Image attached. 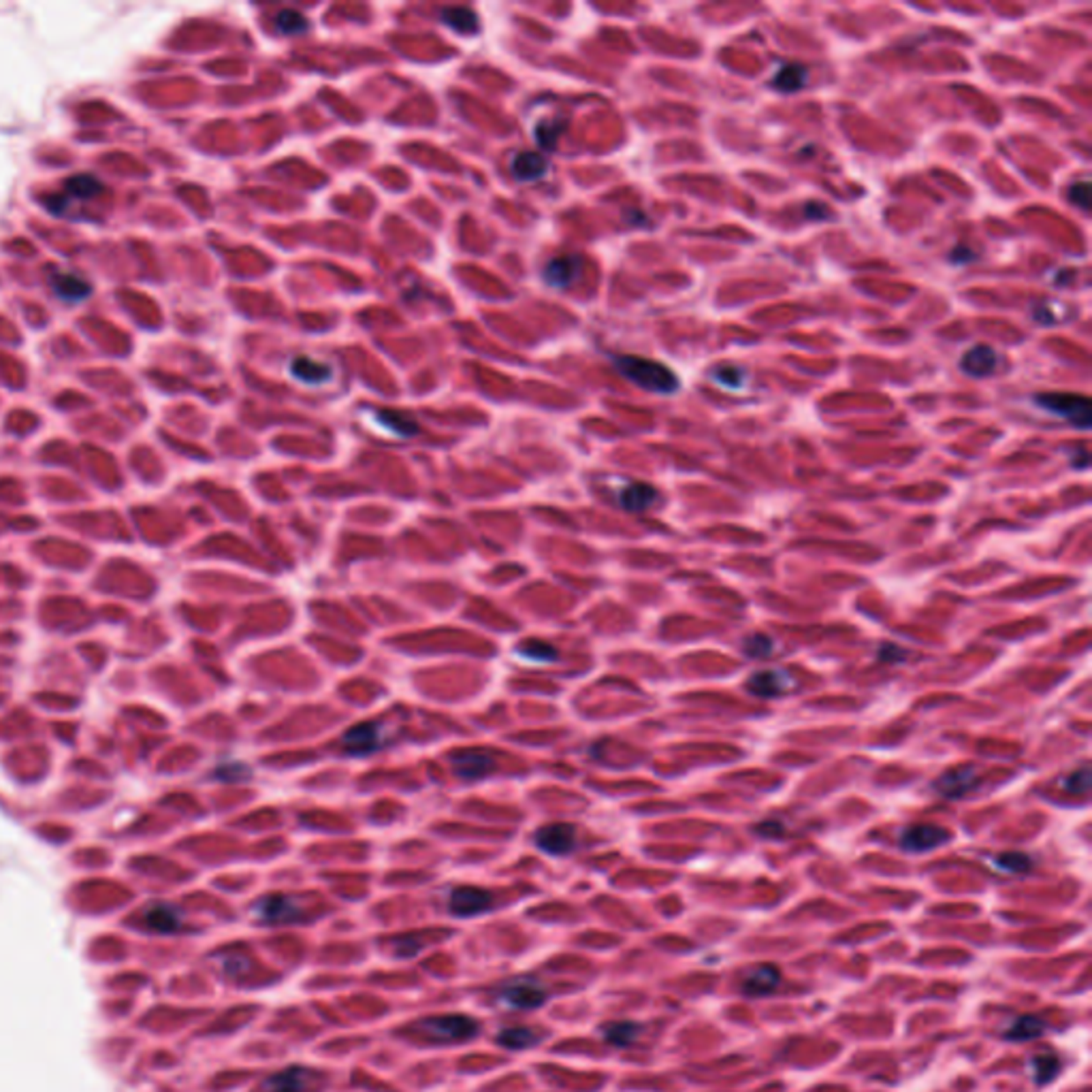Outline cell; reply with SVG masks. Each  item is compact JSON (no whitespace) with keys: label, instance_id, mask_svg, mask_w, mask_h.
<instances>
[{"label":"cell","instance_id":"obj_4","mask_svg":"<svg viewBox=\"0 0 1092 1092\" xmlns=\"http://www.w3.org/2000/svg\"><path fill=\"white\" fill-rule=\"evenodd\" d=\"M1035 404H1037L1041 410H1045V412L1069 420V423L1078 427V429H1088L1092 423L1090 401L1088 397H1081V395L1044 393L1035 397Z\"/></svg>","mask_w":1092,"mask_h":1092},{"label":"cell","instance_id":"obj_36","mask_svg":"<svg viewBox=\"0 0 1092 1092\" xmlns=\"http://www.w3.org/2000/svg\"><path fill=\"white\" fill-rule=\"evenodd\" d=\"M1088 787H1090V770L1086 769V766L1084 769L1075 770V773L1069 775V779L1065 781V790H1069L1071 794H1086Z\"/></svg>","mask_w":1092,"mask_h":1092},{"label":"cell","instance_id":"obj_3","mask_svg":"<svg viewBox=\"0 0 1092 1092\" xmlns=\"http://www.w3.org/2000/svg\"><path fill=\"white\" fill-rule=\"evenodd\" d=\"M497 1003L516 1012H531L548 1000V990L536 977H516L495 990Z\"/></svg>","mask_w":1092,"mask_h":1092},{"label":"cell","instance_id":"obj_41","mask_svg":"<svg viewBox=\"0 0 1092 1092\" xmlns=\"http://www.w3.org/2000/svg\"><path fill=\"white\" fill-rule=\"evenodd\" d=\"M805 216L806 218H828V216H830V213H828V210H826L824 205H821V203H820V205H815V203H813V205H806Z\"/></svg>","mask_w":1092,"mask_h":1092},{"label":"cell","instance_id":"obj_10","mask_svg":"<svg viewBox=\"0 0 1092 1092\" xmlns=\"http://www.w3.org/2000/svg\"><path fill=\"white\" fill-rule=\"evenodd\" d=\"M342 745L350 755H372L383 747V732L375 724H359L344 734Z\"/></svg>","mask_w":1092,"mask_h":1092},{"label":"cell","instance_id":"obj_5","mask_svg":"<svg viewBox=\"0 0 1092 1092\" xmlns=\"http://www.w3.org/2000/svg\"><path fill=\"white\" fill-rule=\"evenodd\" d=\"M323 1081V1075L316 1073L308 1066H286V1069L276 1071L263 1081V1092H316L318 1084Z\"/></svg>","mask_w":1092,"mask_h":1092},{"label":"cell","instance_id":"obj_23","mask_svg":"<svg viewBox=\"0 0 1092 1092\" xmlns=\"http://www.w3.org/2000/svg\"><path fill=\"white\" fill-rule=\"evenodd\" d=\"M145 924L156 932H175L182 926V916L175 907L171 905H154L147 909Z\"/></svg>","mask_w":1092,"mask_h":1092},{"label":"cell","instance_id":"obj_1","mask_svg":"<svg viewBox=\"0 0 1092 1092\" xmlns=\"http://www.w3.org/2000/svg\"><path fill=\"white\" fill-rule=\"evenodd\" d=\"M613 365L623 378H628L629 383H634L640 389L651 390V393L672 395L680 387L677 374L659 360L634 357V354H619V357H613Z\"/></svg>","mask_w":1092,"mask_h":1092},{"label":"cell","instance_id":"obj_24","mask_svg":"<svg viewBox=\"0 0 1092 1092\" xmlns=\"http://www.w3.org/2000/svg\"><path fill=\"white\" fill-rule=\"evenodd\" d=\"M1045 1033L1044 1020L1037 1015H1020L1015 1018L1012 1026L1005 1030V1039L1007 1041H1033Z\"/></svg>","mask_w":1092,"mask_h":1092},{"label":"cell","instance_id":"obj_31","mask_svg":"<svg viewBox=\"0 0 1092 1092\" xmlns=\"http://www.w3.org/2000/svg\"><path fill=\"white\" fill-rule=\"evenodd\" d=\"M1030 1066H1033L1035 1084L1039 1086L1050 1084L1060 1071V1063L1056 1056H1035V1059L1030 1060Z\"/></svg>","mask_w":1092,"mask_h":1092},{"label":"cell","instance_id":"obj_17","mask_svg":"<svg viewBox=\"0 0 1092 1092\" xmlns=\"http://www.w3.org/2000/svg\"><path fill=\"white\" fill-rule=\"evenodd\" d=\"M657 501V491L647 482H629L619 494V504L628 512H644Z\"/></svg>","mask_w":1092,"mask_h":1092},{"label":"cell","instance_id":"obj_22","mask_svg":"<svg viewBox=\"0 0 1092 1092\" xmlns=\"http://www.w3.org/2000/svg\"><path fill=\"white\" fill-rule=\"evenodd\" d=\"M497 1044L506 1050H530L540 1044V1035L530 1026H510L497 1033Z\"/></svg>","mask_w":1092,"mask_h":1092},{"label":"cell","instance_id":"obj_9","mask_svg":"<svg viewBox=\"0 0 1092 1092\" xmlns=\"http://www.w3.org/2000/svg\"><path fill=\"white\" fill-rule=\"evenodd\" d=\"M538 850L548 856H566L576 847V830L570 824H551L538 830Z\"/></svg>","mask_w":1092,"mask_h":1092},{"label":"cell","instance_id":"obj_12","mask_svg":"<svg viewBox=\"0 0 1092 1092\" xmlns=\"http://www.w3.org/2000/svg\"><path fill=\"white\" fill-rule=\"evenodd\" d=\"M781 984V971L775 967V964H760V967H754L749 973L743 977V984H740V990L747 994V997H769V994H773L776 988H779Z\"/></svg>","mask_w":1092,"mask_h":1092},{"label":"cell","instance_id":"obj_8","mask_svg":"<svg viewBox=\"0 0 1092 1092\" xmlns=\"http://www.w3.org/2000/svg\"><path fill=\"white\" fill-rule=\"evenodd\" d=\"M450 764H453L455 773L459 775L461 779L470 781L485 779L487 775H491L495 770V758L485 749L457 751L453 758H450Z\"/></svg>","mask_w":1092,"mask_h":1092},{"label":"cell","instance_id":"obj_30","mask_svg":"<svg viewBox=\"0 0 1092 1092\" xmlns=\"http://www.w3.org/2000/svg\"><path fill=\"white\" fill-rule=\"evenodd\" d=\"M100 190H103V184L93 175H75L67 182V197H73V199H93Z\"/></svg>","mask_w":1092,"mask_h":1092},{"label":"cell","instance_id":"obj_32","mask_svg":"<svg viewBox=\"0 0 1092 1092\" xmlns=\"http://www.w3.org/2000/svg\"><path fill=\"white\" fill-rule=\"evenodd\" d=\"M994 866L999 868V871L1003 873H1014V875H1020V873H1029L1030 866H1033V860H1030L1026 853L1020 851H1009L1003 853V856L994 858Z\"/></svg>","mask_w":1092,"mask_h":1092},{"label":"cell","instance_id":"obj_37","mask_svg":"<svg viewBox=\"0 0 1092 1092\" xmlns=\"http://www.w3.org/2000/svg\"><path fill=\"white\" fill-rule=\"evenodd\" d=\"M1069 199L1080 207V210H1088V182H1078L1071 186Z\"/></svg>","mask_w":1092,"mask_h":1092},{"label":"cell","instance_id":"obj_28","mask_svg":"<svg viewBox=\"0 0 1092 1092\" xmlns=\"http://www.w3.org/2000/svg\"><path fill=\"white\" fill-rule=\"evenodd\" d=\"M273 26L282 34H303L308 33L309 22L306 15L294 11V9H282V11L273 18Z\"/></svg>","mask_w":1092,"mask_h":1092},{"label":"cell","instance_id":"obj_25","mask_svg":"<svg viewBox=\"0 0 1092 1092\" xmlns=\"http://www.w3.org/2000/svg\"><path fill=\"white\" fill-rule=\"evenodd\" d=\"M602 1035L613 1048H629L638 1039L640 1026L636 1022H611L602 1026Z\"/></svg>","mask_w":1092,"mask_h":1092},{"label":"cell","instance_id":"obj_33","mask_svg":"<svg viewBox=\"0 0 1092 1092\" xmlns=\"http://www.w3.org/2000/svg\"><path fill=\"white\" fill-rule=\"evenodd\" d=\"M713 378L715 383H719L721 387L730 390H740L747 383L745 369H740L739 365H721V368L713 372Z\"/></svg>","mask_w":1092,"mask_h":1092},{"label":"cell","instance_id":"obj_19","mask_svg":"<svg viewBox=\"0 0 1092 1092\" xmlns=\"http://www.w3.org/2000/svg\"><path fill=\"white\" fill-rule=\"evenodd\" d=\"M291 374L299 383L308 384V387H320V384L329 383L333 378L331 368L327 363H318L308 357H297L291 363Z\"/></svg>","mask_w":1092,"mask_h":1092},{"label":"cell","instance_id":"obj_14","mask_svg":"<svg viewBox=\"0 0 1092 1092\" xmlns=\"http://www.w3.org/2000/svg\"><path fill=\"white\" fill-rule=\"evenodd\" d=\"M999 363V354L997 350L984 346V344H979V346H973L971 350H967L964 353L962 360H960V368H962L964 374L973 375V378H986L997 369Z\"/></svg>","mask_w":1092,"mask_h":1092},{"label":"cell","instance_id":"obj_20","mask_svg":"<svg viewBox=\"0 0 1092 1092\" xmlns=\"http://www.w3.org/2000/svg\"><path fill=\"white\" fill-rule=\"evenodd\" d=\"M806 75H809L806 73V67H802L799 63H787L776 71L775 78L770 79V85H773L775 90H779V93L794 94L805 88Z\"/></svg>","mask_w":1092,"mask_h":1092},{"label":"cell","instance_id":"obj_11","mask_svg":"<svg viewBox=\"0 0 1092 1092\" xmlns=\"http://www.w3.org/2000/svg\"><path fill=\"white\" fill-rule=\"evenodd\" d=\"M581 267H583L581 256H572V254H568V256L553 258V261H548L545 269H542V280H545V284H548L551 288L561 291V288H568L574 280H576L578 273H581Z\"/></svg>","mask_w":1092,"mask_h":1092},{"label":"cell","instance_id":"obj_29","mask_svg":"<svg viewBox=\"0 0 1092 1092\" xmlns=\"http://www.w3.org/2000/svg\"><path fill=\"white\" fill-rule=\"evenodd\" d=\"M54 291L67 301H81L88 294V284L79 280L78 276L69 273V276H56L54 278Z\"/></svg>","mask_w":1092,"mask_h":1092},{"label":"cell","instance_id":"obj_26","mask_svg":"<svg viewBox=\"0 0 1092 1092\" xmlns=\"http://www.w3.org/2000/svg\"><path fill=\"white\" fill-rule=\"evenodd\" d=\"M566 129H568V120L540 122V124L536 126V130H533V135H536L538 147H540L542 152L555 150L557 144H560L561 135L566 133Z\"/></svg>","mask_w":1092,"mask_h":1092},{"label":"cell","instance_id":"obj_15","mask_svg":"<svg viewBox=\"0 0 1092 1092\" xmlns=\"http://www.w3.org/2000/svg\"><path fill=\"white\" fill-rule=\"evenodd\" d=\"M512 175L519 182H538L546 175L548 159L542 152H519L510 162Z\"/></svg>","mask_w":1092,"mask_h":1092},{"label":"cell","instance_id":"obj_40","mask_svg":"<svg viewBox=\"0 0 1092 1092\" xmlns=\"http://www.w3.org/2000/svg\"><path fill=\"white\" fill-rule=\"evenodd\" d=\"M755 830H758L760 835H764V836H775V835H781V832H784V826H781L779 821H764V824H760L758 828H755Z\"/></svg>","mask_w":1092,"mask_h":1092},{"label":"cell","instance_id":"obj_7","mask_svg":"<svg viewBox=\"0 0 1092 1092\" xmlns=\"http://www.w3.org/2000/svg\"><path fill=\"white\" fill-rule=\"evenodd\" d=\"M494 907V894L474 886L455 888L449 896V909L457 917H474Z\"/></svg>","mask_w":1092,"mask_h":1092},{"label":"cell","instance_id":"obj_13","mask_svg":"<svg viewBox=\"0 0 1092 1092\" xmlns=\"http://www.w3.org/2000/svg\"><path fill=\"white\" fill-rule=\"evenodd\" d=\"M947 839H949V832L943 830V828L913 826V828H909V830H905V835H903V839H901V845H903V850L909 853H922V851L934 850V847H939Z\"/></svg>","mask_w":1092,"mask_h":1092},{"label":"cell","instance_id":"obj_34","mask_svg":"<svg viewBox=\"0 0 1092 1092\" xmlns=\"http://www.w3.org/2000/svg\"><path fill=\"white\" fill-rule=\"evenodd\" d=\"M519 653L523 655V659H530V662H538V664H551L557 659V649L548 647L545 643H536V640H531V643H525L519 649Z\"/></svg>","mask_w":1092,"mask_h":1092},{"label":"cell","instance_id":"obj_6","mask_svg":"<svg viewBox=\"0 0 1092 1092\" xmlns=\"http://www.w3.org/2000/svg\"><path fill=\"white\" fill-rule=\"evenodd\" d=\"M254 916L258 917V922L269 924V926H276V924H293L299 922V917H301V905H299V901H294L291 896H284V894H271V896L261 898V901L254 905Z\"/></svg>","mask_w":1092,"mask_h":1092},{"label":"cell","instance_id":"obj_35","mask_svg":"<svg viewBox=\"0 0 1092 1092\" xmlns=\"http://www.w3.org/2000/svg\"><path fill=\"white\" fill-rule=\"evenodd\" d=\"M770 651H773V640L769 636H764V634H754V636H749L745 640V653L749 655V657L761 659L766 657Z\"/></svg>","mask_w":1092,"mask_h":1092},{"label":"cell","instance_id":"obj_38","mask_svg":"<svg viewBox=\"0 0 1092 1092\" xmlns=\"http://www.w3.org/2000/svg\"><path fill=\"white\" fill-rule=\"evenodd\" d=\"M395 943H397V956H401V958H410V956H414V954L419 952V949H420V943H419V941H414L412 937L397 939V941H395Z\"/></svg>","mask_w":1092,"mask_h":1092},{"label":"cell","instance_id":"obj_2","mask_svg":"<svg viewBox=\"0 0 1092 1092\" xmlns=\"http://www.w3.org/2000/svg\"><path fill=\"white\" fill-rule=\"evenodd\" d=\"M416 1029L435 1044H464L480 1033L479 1020L464 1014L429 1015V1018L419 1020Z\"/></svg>","mask_w":1092,"mask_h":1092},{"label":"cell","instance_id":"obj_18","mask_svg":"<svg viewBox=\"0 0 1092 1092\" xmlns=\"http://www.w3.org/2000/svg\"><path fill=\"white\" fill-rule=\"evenodd\" d=\"M747 687L760 698H776L787 692V674L781 670H760L749 679Z\"/></svg>","mask_w":1092,"mask_h":1092},{"label":"cell","instance_id":"obj_39","mask_svg":"<svg viewBox=\"0 0 1092 1092\" xmlns=\"http://www.w3.org/2000/svg\"><path fill=\"white\" fill-rule=\"evenodd\" d=\"M973 258H975V254H973L971 248L958 246L956 250L952 252V261H954V263H958V265H962V263H971Z\"/></svg>","mask_w":1092,"mask_h":1092},{"label":"cell","instance_id":"obj_16","mask_svg":"<svg viewBox=\"0 0 1092 1092\" xmlns=\"http://www.w3.org/2000/svg\"><path fill=\"white\" fill-rule=\"evenodd\" d=\"M979 776L975 775V770L971 766H960V769L949 770L941 776V779L937 781V790L941 791L946 799H960V796H964L967 791H971L975 785H977Z\"/></svg>","mask_w":1092,"mask_h":1092},{"label":"cell","instance_id":"obj_27","mask_svg":"<svg viewBox=\"0 0 1092 1092\" xmlns=\"http://www.w3.org/2000/svg\"><path fill=\"white\" fill-rule=\"evenodd\" d=\"M375 420H378L383 427H387L389 431H393L395 435H401V438H412V435L419 434V425H416V420H412L410 416H405L401 412H390V410L375 412Z\"/></svg>","mask_w":1092,"mask_h":1092},{"label":"cell","instance_id":"obj_21","mask_svg":"<svg viewBox=\"0 0 1092 1092\" xmlns=\"http://www.w3.org/2000/svg\"><path fill=\"white\" fill-rule=\"evenodd\" d=\"M440 19L449 28H453L459 34H476L479 33V15L467 7H446L440 11Z\"/></svg>","mask_w":1092,"mask_h":1092}]
</instances>
